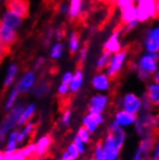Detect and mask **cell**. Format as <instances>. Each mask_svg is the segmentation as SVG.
<instances>
[{"label":"cell","instance_id":"cell-41","mask_svg":"<svg viewBox=\"0 0 159 160\" xmlns=\"http://www.w3.org/2000/svg\"><path fill=\"white\" fill-rule=\"evenodd\" d=\"M152 78H153L155 83H158V81H159V73H158V71L155 72V74L152 75Z\"/></svg>","mask_w":159,"mask_h":160},{"label":"cell","instance_id":"cell-13","mask_svg":"<svg viewBox=\"0 0 159 160\" xmlns=\"http://www.w3.org/2000/svg\"><path fill=\"white\" fill-rule=\"evenodd\" d=\"M92 86L98 93H104L110 90L111 80L108 78L106 73L98 72L92 79Z\"/></svg>","mask_w":159,"mask_h":160},{"label":"cell","instance_id":"cell-38","mask_svg":"<svg viewBox=\"0 0 159 160\" xmlns=\"http://www.w3.org/2000/svg\"><path fill=\"white\" fill-rule=\"evenodd\" d=\"M11 51V48H7V47H3V45L0 44V65L2 64V61L4 59V57L7 56Z\"/></svg>","mask_w":159,"mask_h":160},{"label":"cell","instance_id":"cell-40","mask_svg":"<svg viewBox=\"0 0 159 160\" xmlns=\"http://www.w3.org/2000/svg\"><path fill=\"white\" fill-rule=\"evenodd\" d=\"M60 160H72V158L70 157V155L67 154V152L66 151H64L61 154V156L59 157Z\"/></svg>","mask_w":159,"mask_h":160},{"label":"cell","instance_id":"cell-29","mask_svg":"<svg viewBox=\"0 0 159 160\" xmlns=\"http://www.w3.org/2000/svg\"><path fill=\"white\" fill-rule=\"evenodd\" d=\"M60 122H61V124L63 125V127H66V128L69 127V125L72 123V111L70 108H66L63 111Z\"/></svg>","mask_w":159,"mask_h":160},{"label":"cell","instance_id":"cell-25","mask_svg":"<svg viewBox=\"0 0 159 160\" xmlns=\"http://www.w3.org/2000/svg\"><path fill=\"white\" fill-rule=\"evenodd\" d=\"M17 73V65L12 64L8 68V72H7V74H6L5 80H4V83H3L4 89L9 88L11 85L13 84V82L16 79Z\"/></svg>","mask_w":159,"mask_h":160},{"label":"cell","instance_id":"cell-2","mask_svg":"<svg viewBox=\"0 0 159 160\" xmlns=\"http://www.w3.org/2000/svg\"><path fill=\"white\" fill-rule=\"evenodd\" d=\"M159 125V115L157 113L141 111L133 123L134 131L141 139L155 136Z\"/></svg>","mask_w":159,"mask_h":160},{"label":"cell","instance_id":"cell-31","mask_svg":"<svg viewBox=\"0 0 159 160\" xmlns=\"http://www.w3.org/2000/svg\"><path fill=\"white\" fill-rule=\"evenodd\" d=\"M66 152H67V154L70 155V157L72 158V160H77L79 157H80V153L78 152L77 148H75V146L73 145V143H70L67 146Z\"/></svg>","mask_w":159,"mask_h":160},{"label":"cell","instance_id":"cell-21","mask_svg":"<svg viewBox=\"0 0 159 160\" xmlns=\"http://www.w3.org/2000/svg\"><path fill=\"white\" fill-rule=\"evenodd\" d=\"M2 23L7 26L8 28L10 29H16L17 28L20 24H21V22H22V18L17 17V15L15 14H12V13H6L3 18H2Z\"/></svg>","mask_w":159,"mask_h":160},{"label":"cell","instance_id":"cell-37","mask_svg":"<svg viewBox=\"0 0 159 160\" xmlns=\"http://www.w3.org/2000/svg\"><path fill=\"white\" fill-rule=\"evenodd\" d=\"M62 49H63V47L61 44H56L55 47L53 48L52 49V52H51V58L52 59H57L61 56V53H62Z\"/></svg>","mask_w":159,"mask_h":160},{"label":"cell","instance_id":"cell-3","mask_svg":"<svg viewBox=\"0 0 159 160\" xmlns=\"http://www.w3.org/2000/svg\"><path fill=\"white\" fill-rule=\"evenodd\" d=\"M130 48H131V44L126 45L121 51H118L112 59H110V61L105 68H106V75L108 76V78L111 80V81H114L115 79H117L119 77V75L122 72L123 60L126 58L127 54L128 53Z\"/></svg>","mask_w":159,"mask_h":160},{"label":"cell","instance_id":"cell-5","mask_svg":"<svg viewBox=\"0 0 159 160\" xmlns=\"http://www.w3.org/2000/svg\"><path fill=\"white\" fill-rule=\"evenodd\" d=\"M110 98L103 93H97L91 97L88 101L87 111L93 114H103L109 106Z\"/></svg>","mask_w":159,"mask_h":160},{"label":"cell","instance_id":"cell-27","mask_svg":"<svg viewBox=\"0 0 159 160\" xmlns=\"http://www.w3.org/2000/svg\"><path fill=\"white\" fill-rule=\"evenodd\" d=\"M76 136L86 145L90 144L91 141H92V134H91L85 128H83L82 125L77 129Z\"/></svg>","mask_w":159,"mask_h":160},{"label":"cell","instance_id":"cell-15","mask_svg":"<svg viewBox=\"0 0 159 160\" xmlns=\"http://www.w3.org/2000/svg\"><path fill=\"white\" fill-rule=\"evenodd\" d=\"M35 73L33 72H28L19 79V81L17 83L16 87L18 90L19 94H25L32 89V87L35 84Z\"/></svg>","mask_w":159,"mask_h":160},{"label":"cell","instance_id":"cell-35","mask_svg":"<svg viewBox=\"0 0 159 160\" xmlns=\"http://www.w3.org/2000/svg\"><path fill=\"white\" fill-rule=\"evenodd\" d=\"M2 160H27V159L17 150L15 152L9 153V154H4Z\"/></svg>","mask_w":159,"mask_h":160},{"label":"cell","instance_id":"cell-20","mask_svg":"<svg viewBox=\"0 0 159 160\" xmlns=\"http://www.w3.org/2000/svg\"><path fill=\"white\" fill-rule=\"evenodd\" d=\"M51 85L47 81H41L37 84H34L31 89V94L36 98H43L47 96L50 91Z\"/></svg>","mask_w":159,"mask_h":160},{"label":"cell","instance_id":"cell-34","mask_svg":"<svg viewBox=\"0 0 159 160\" xmlns=\"http://www.w3.org/2000/svg\"><path fill=\"white\" fill-rule=\"evenodd\" d=\"M88 44H89V42H84V45H83V48L80 52V57H79V61L77 63V70H82L83 68V64H84V61H85V58H86V54H87V50H88Z\"/></svg>","mask_w":159,"mask_h":160},{"label":"cell","instance_id":"cell-36","mask_svg":"<svg viewBox=\"0 0 159 160\" xmlns=\"http://www.w3.org/2000/svg\"><path fill=\"white\" fill-rule=\"evenodd\" d=\"M150 160H159V141H155L150 155Z\"/></svg>","mask_w":159,"mask_h":160},{"label":"cell","instance_id":"cell-32","mask_svg":"<svg viewBox=\"0 0 159 160\" xmlns=\"http://www.w3.org/2000/svg\"><path fill=\"white\" fill-rule=\"evenodd\" d=\"M72 143H73V145L75 146V148H77V151H78L79 153H80V155H82V154H84V153L86 152V151H87L86 146H87V145L84 144L80 139L78 138V137H77L76 135L73 137Z\"/></svg>","mask_w":159,"mask_h":160},{"label":"cell","instance_id":"cell-22","mask_svg":"<svg viewBox=\"0 0 159 160\" xmlns=\"http://www.w3.org/2000/svg\"><path fill=\"white\" fill-rule=\"evenodd\" d=\"M158 28H155L152 30L147 39V50L152 53H157L158 51Z\"/></svg>","mask_w":159,"mask_h":160},{"label":"cell","instance_id":"cell-7","mask_svg":"<svg viewBox=\"0 0 159 160\" xmlns=\"http://www.w3.org/2000/svg\"><path fill=\"white\" fill-rule=\"evenodd\" d=\"M5 5L10 13L21 18H28L29 16V0H5Z\"/></svg>","mask_w":159,"mask_h":160},{"label":"cell","instance_id":"cell-4","mask_svg":"<svg viewBox=\"0 0 159 160\" xmlns=\"http://www.w3.org/2000/svg\"><path fill=\"white\" fill-rule=\"evenodd\" d=\"M119 106L120 109L134 114V115H138L142 107L141 97L134 93L124 94L119 100Z\"/></svg>","mask_w":159,"mask_h":160},{"label":"cell","instance_id":"cell-30","mask_svg":"<svg viewBox=\"0 0 159 160\" xmlns=\"http://www.w3.org/2000/svg\"><path fill=\"white\" fill-rule=\"evenodd\" d=\"M79 38H80V34H79L77 31L73 32L71 36V41H70V51L71 54L73 55L77 49L78 47V42H79Z\"/></svg>","mask_w":159,"mask_h":160},{"label":"cell","instance_id":"cell-17","mask_svg":"<svg viewBox=\"0 0 159 160\" xmlns=\"http://www.w3.org/2000/svg\"><path fill=\"white\" fill-rule=\"evenodd\" d=\"M36 114V105L35 103H29L24 106V109L20 114L18 122H17V127H22L23 124L28 122L29 121H32L33 117Z\"/></svg>","mask_w":159,"mask_h":160},{"label":"cell","instance_id":"cell-42","mask_svg":"<svg viewBox=\"0 0 159 160\" xmlns=\"http://www.w3.org/2000/svg\"><path fill=\"white\" fill-rule=\"evenodd\" d=\"M43 62H44V59H43V58H40V60L38 61V63H37V64H36V66H35V68H40V67H41V65H42Z\"/></svg>","mask_w":159,"mask_h":160},{"label":"cell","instance_id":"cell-26","mask_svg":"<svg viewBox=\"0 0 159 160\" xmlns=\"http://www.w3.org/2000/svg\"><path fill=\"white\" fill-rule=\"evenodd\" d=\"M110 56H111V53L109 51H105V50L102 51V55L97 64V72H101L103 68H106V66L108 65L110 61Z\"/></svg>","mask_w":159,"mask_h":160},{"label":"cell","instance_id":"cell-39","mask_svg":"<svg viewBox=\"0 0 159 160\" xmlns=\"http://www.w3.org/2000/svg\"><path fill=\"white\" fill-rule=\"evenodd\" d=\"M72 72H66V73L63 75L62 82L69 85L70 82H71V80H72Z\"/></svg>","mask_w":159,"mask_h":160},{"label":"cell","instance_id":"cell-11","mask_svg":"<svg viewBox=\"0 0 159 160\" xmlns=\"http://www.w3.org/2000/svg\"><path fill=\"white\" fill-rule=\"evenodd\" d=\"M136 116L137 115H134V114L127 112L122 109H118L114 115L113 122H115L120 128L126 129L127 128L132 127L136 120Z\"/></svg>","mask_w":159,"mask_h":160},{"label":"cell","instance_id":"cell-14","mask_svg":"<svg viewBox=\"0 0 159 160\" xmlns=\"http://www.w3.org/2000/svg\"><path fill=\"white\" fill-rule=\"evenodd\" d=\"M157 60H158L157 53H152L150 55L144 56L140 60V63L137 66V68L146 71L153 75L154 72L157 71Z\"/></svg>","mask_w":159,"mask_h":160},{"label":"cell","instance_id":"cell-24","mask_svg":"<svg viewBox=\"0 0 159 160\" xmlns=\"http://www.w3.org/2000/svg\"><path fill=\"white\" fill-rule=\"evenodd\" d=\"M17 151L23 155L27 160H33L34 154L36 152V144L35 142H29L23 147H19Z\"/></svg>","mask_w":159,"mask_h":160},{"label":"cell","instance_id":"cell-8","mask_svg":"<svg viewBox=\"0 0 159 160\" xmlns=\"http://www.w3.org/2000/svg\"><path fill=\"white\" fill-rule=\"evenodd\" d=\"M35 144H36V152L35 154H34L33 160H41L42 158L47 156V154L49 152L50 148L53 144V137L49 133L43 134L40 138L37 139Z\"/></svg>","mask_w":159,"mask_h":160},{"label":"cell","instance_id":"cell-6","mask_svg":"<svg viewBox=\"0 0 159 160\" xmlns=\"http://www.w3.org/2000/svg\"><path fill=\"white\" fill-rule=\"evenodd\" d=\"M156 140L157 135L141 139L133 153L132 160H150L152 148Z\"/></svg>","mask_w":159,"mask_h":160},{"label":"cell","instance_id":"cell-43","mask_svg":"<svg viewBox=\"0 0 159 160\" xmlns=\"http://www.w3.org/2000/svg\"><path fill=\"white\" fill-rule=\"evenodd\" d=\"M77 160H91V159H88V158H85V157H82V158H80V157H79Z\"/></svg>","mask_w":159,"mask_h":160},{"label":"cell","instance_id":"cell-44","mask_svg":"<svg viewBox=\"0 0 159 160\" xmlns=\"http://www.w3.org/2000/svg\"><path fill=\"white\" fill-rule=\"evenodd\" d=\"M55 160H60V159H59V158H56Z\"/></svg>","mask_w":159,"mask_h":160},{"label":"cell","instance_id":"cell-9","mask_svg":"<svg viewBox=\"0 0 159 160\" xmlns=\"http://www.w3.org/2000/svg\"><path fill=\"white\" fill-rule=\"evenodd\" d=\"M105 122L103 114L87 113L82 119V127L85 128L91 134H95Z\"/></svg>","mask_w":159,"mask_h":160},{"label":"cell","instance_id":"cell-18","mask_svg":"<svg viewBox=\"0 0 159 160\" xmlns=\"http://www.w3.org/2000/svg\"><path fill=\"white\" fill-rule=\"evenodd\" d=\"M146 95L151 101L153 107H158L159 105V85L158 83L152 82L147 85Z\"/></svg>","mask_w":159,"mask_h":160},{"label":"cell","instance_id":"cell-23","mask_svg":"<svg viewBox=\"0 0 159 160\" xmlns=\"http://www.w3.org/2000/svg\"><path fill=\"white\" fill-rule=\"evenodd\" d=\"M18 96H19V92L17 89V87L15 86L12 90L10 91V93L8 94L7 98L4 102V109L6 111H9L10 109H12L16 105V103L17 102Z\"/></svg>","mask_w":159,"mask_h":160},{"label":"cell","instance_id":"cell-10","mask_svg":"<svg viewBox=\"0 0 159 160\" xmlns=\"http://www.w3.org/2000/svg\"><path fill=\"white\" fill-rule=\"evenodd\" d=\"M155 1L156 0H140L138 6L137 18L140 21H145L152 17V18H157L158 14L155 11Z\"/></svg>","mask_w":159,"mask_h":160},{"label":"cell","instance_id":"cell-33","mask_svg":"<svg viewBox=\"0 0 159 160\" xmlns=\"http://www.w3.org/2000/svg\"><path fill=\"white\" fill-rule=\"evenodd\" d=\"M70 94V87L66 83H61L57 89V96L59 97V98H65L69 96Z\"/></svg>","mask_w":159,"mask_h":160},{"label":"cell","instance_id":"cell-12","mask_svg":"<svg viewBox=\"0 0 159 160\" xmlns=\"http://www.w3.org/2000/svg\"><path fill=\"white\" fill-rule=\"evenodd\" d=\"M17 34L13 29L8 28L2 23V21H0V44L11 48L17 41Z\"/></svg>","mask_w":159,"mask_h":160},{"label":"cell","instance_id":"cell-28","mask_svg":"<svg viewBox=\"0 0 159 160\" xmlns=\"http://www.w3.org/2000/svg\"><path fill=\"white\" fill-rule=\"evenodd\" d=\"M81 1L82 0H72L71 8H70V16L72 21H73L74 18H76L79 15L80 7H81Z\"/></svg>","mask_w":159,"mask_h":160},{"label":"cell","instance_id":"cell-19","mask_svg":"<svg viewBox=\"0 0 159 160\" xmlns=\"http://www.w3.org/2000/svg\"><path fill=\"white\" fill-rule=\"evenodd\" d=\"M83 83V72L82 70H76V72H74V74H72V80L69 84L70 87V93H72V95L77 94L81 89Z\"/></svg>","mask_w":159,"mask_h":160},{"label":"cell","instance_id":"cell-1","mask_svg":"<svg viewBox=\"0 0 159 160\" xmlns=\"http://www.w3.org/2000/svg\"><path fill=\"white\" fill-rule=\"evenodd\" d=\"M127 131L115 122H111L107 132L101 141V150L104 160H119L122 150L126 144Z\"/></svg>","mask_w":159,"mask_h":160},{"label":"cell","instance_id":"cell-16","mask_svg":"<svg viewBox=\"0 0 159 160\" xmlns=\"http://www.w3.org/2000/svg\"><path fill=\"white\" fill-rule=\"evenodd\" d=\"M122 18L120 23L122 26H126L129 24L130 22L135 21L136 18H137V11L133 7L132 4L122 7Z\"/></svg>","mask_w":159,"mask_h":160}]
</instances>
